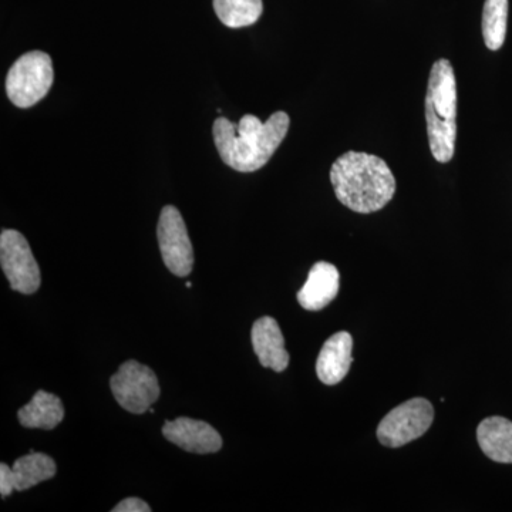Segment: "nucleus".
Instances as JSON below:
<instances>
[{
    "instance_id": "obj_18",
    "label": "nucleus",
    "mask_w": 512,
    "mask_h": 512,
    "mask_svg": "<svg viewBox=\"0 0 512 512\" xmlns=\"http://www.w3.org/2000/svg\"><path fill=\"white\" fill-rule=\"evenodd\" d=\"M113 512H150L151 507L146 503V501L140 500L137 497L126 498V500L121 501L120 504H117L116 507L111 510Z\"/></svg>"
},
{
    "instance_id": "obj_10",
    "label": "nucleus",
    "mask_w": 512,
    "mask_h": 512,
    "mask_svg": "<svg viewBox=\"0 0 512 512\" xmlns=\"http://www.w3.org/2000/svg\"><path fill=\"white\" fill-rule=\"evenodd\" d=\"M252 346L259 363L274 372H284L289 365V353L278 322L271 316L256 320L252 326Z\"/></svg>"
},
{
    "instance_id": "obj_5",
    "label": "nucleus",
    "mask_w": 512,
    "mask_h": 512,
    "mask_svg": "<svg viewBox=\"0 0 512 512\" xmlns=\"http://www.w3.org/2000/svg\"><path fill=\"white\" fill-rule=\"evenodd\" d=\"M434 420V409L429 400L416 399L394 407L379 427L377 439L384 447L399 448L420 439L430 429Z\"/></svg>"
},
{
    "instance_id": "obj_7",
    "label": "nucleus",
    "mask_w": 512,
    "mask_h": 512,
    "mask_svg": "<svg viewBox=\"0 0 512 512\" xmlns=\"http://www.w3.org/2000/svg\"><path fill=\"white\" fill-rule=\"evenodd\" d=\"M0 264L13 291L32 295L42 284V275L28 239L15 229L0 234Z\"/></svg>"
},
{
    "instance_id": "obj_9",
    "label": "nucleus",
    "mask_w": 512,
    "mask_h": 512,
    "mask_svg": "<svg viewBox=\"0 0 512 512\" xmlns=\"http://www.w3.org/2000/svg\"><path fill=\"white\" fill-rule=\"evenodd\" d=\"M165 439L188 453L211 454L222 448V437L211 424L205 421L180 417L174 421H165L163 427Z\"/></svg>"
},
{
    "instance_id": "obj_4",
    "label": "nucleus",
    "mask_w": 512,
    "mask_h": 512,
    "mask_svg": "<svg viewBox=\"0 0 512 512\" xmlns=\"http://www.w3.org/2000/svg\"><path fill=\"white\" fill-rule=\"evenodd\" d=\"M53 73L52 57L40 50L20 56L10 67L6 77V93L9 100L19 109H29L52 89Z\"/></svg>"
},
{
    "instance_id": "obj_8",
    "label": "nucleus",
    "mask_w": 512,
    "mask_h": 512,
    "mask_svg": "<svg viewBox=\"0 0 512 512\" xmlns=\"http://www.w3.org/2000/svg\"><path fill=\"white\" fill-rule=\"evenodd\" d=\"M157 238L168 271L180 278L190 275L194 266V249L183 215L173 205H167L161 211Z\"/></svg>"
},
{
    "instance_id": "obj_17",
    "label": "nucleus",
    "mask_w": 512,
    "mask_h": 512,
    "mask_svg": "<svg viewBox=\"0 0 512 512\" xmlns=\"http://www.w3.org/2000/svg\"><path fill=\"white\" fill-rule=\"evenodd\" d=\"M508 0H485L483 10V36L485 46L500 50L507 36Z\"/></svg>"
},
{
    "instance_id": "obj_12",
    "label": "nucleus",
    "mask_w": 512,
    "mask_h": 512,
    "mask_svg": "<svg viewBox=\"0 0 512 512\" xmlns=\"http://www.w3.org/2000/svg\"><path fill=\"white\" fill-rule=\"evenodd\" d=\"M339 285L338 268L329 262H318L312 266L308 281L298 292L299 305L306 311H322L338 296Z\"/></svg>"
},
{
    "instance_id": "obj_19",
    "label": "nucleus",
    "mask_w": 512,
    "mask_h": 512,
    "mask_svg": "<svg viewBox=\"0 0 512 512\" xmlns=\"http://www.w3.org/2000/svg\"><path fill=\"white\" fill-rule=\"evenodd\" d=\"M15 491L13 487L12 467L8 464H0V494L3 498L9 497Z\"/></svg>"
},
{
    "instance_id": "obj_3",
    "label": "nucleus",
    "mask_w": 512,
    "mask_h": 512,
    "mask_svg": "<svg viewBox=\"0 0 512 512\" xmlns=\"http://www.w3.org/2000/svg\"><path fill=\"white\" fill-rule=\"evenodd\" d=\"M427 136L430 150L439 163L454 157L457 138V82L447 59L431 67L426 96Z\"/></svg>"
},
{
    "instance_id": "obj_11",
    "label": "nucleus",
    "mask_w": 512,
    "mask_h": 512,
    "mask_svg": "<svg viewBox=\"0 0 512 512\" xmlns=\"http://www.w3.org/2000/svg\"><path fill=\"white\" fill-rule=\"evenodd\" d=\"M353 339L348 332L330 336L320 350L316 362V375L326 386H335L348 376L352 365Z\"/></svg>"
},
{
    "instance_id": "obj_14",
    "label": "nucleus",
    "mask_w": 512,
    "mask_h": 512,
    "mask_svg": "<svg viewBox=\"0 0 512 512\" xmlns=\"http://www.w3.org/2000/svg\"><path fill=\"white\" fill-rule=\"evenodd\" d=\"M20 424L26 429L53 430L64 419L62 400L55 394L39 390L18 412Z\"/></svg>"
},
{
    "instance_id": "obj_6",
    "label": "nucleus",
    "mask_w": 512,
    "mask_h": 512,
    "mask_svg": "<svg viewBox=\"0 0 512 512\" xmlns=\"http://www.w3.org/2000/svg\"><path fill=\"white\" fill-rule=\"evenodd\" d=\"M114 399L124 410L144 414L160 397V384L156 373L146 365L128 360L110 379Z\"/></svg>"
},
{
    "instance_id": "obj_16",
    "label": "nucleus",
    "mask_w": 512,
    "mask_h": 512,
    "mask_svg": "<svg viewBox=\"0 0 512 512\" xmlns=\"http://www.w3.org/2000/svg\"><path fill=\"white\" fill-rule=\"evenodd\" d=\"M214 10L227 28H247L261 18L264 3L262 0H214Z\"/></svg>"
},
{
    "instance_id": "obj_1",
    "label": "nucleus",
    "mask_w": 512,
    "mask_h": 512,
    "mask_svg": "<svg viewBox=\"0 0 512 512\" xmlns=\"http://www.w3.org/2000/svg\"><path fill=\"white\" fill-rule=\"evenodd\" d=\"M289 120L285 111H276L265 123L252 114H245L238 124L218 117L212 126L215 147L228 167L239 173H254L281 146L288 134Z\"/></svg>"
},
{
    "instance_id": "obj_2",
    "label": "nucleus",
    "mask_w": 512,
    "mask_h": 512,
    "mask_svg": "<svg viewBox=\"0 0 512 512\" xmlns=\"http://www.w3.org/2000/svg\"><path fill=\"white\" fill-rule=\"evenodd\" d=\"M330 181L338 200L359 214L382 210L396 192V178L386 161L359 151H348L333 163Z\"/></svg>"
},
{
    "instance_id": "obj_15",
    "label": "nucleus",
    "mask_w": 512,
    "mask_h": 512,
    "mask_svg": "<svg viewBox=\"0 0 512 512\" xmlns=\"http://www.w3.org/2000/svg\"><path fill=\"white\" fill-rule=\"evenodd\" d=\"M56 471V463L52 457L32 450L28 456L18 458L13 464V487H15V491L29 490V488L55 477Z\"/></svg>"
},
{
    "instance_id": "obj_20",
    "label": "nucleus",
    "mask_w": 512,
    "mask_h": 512,
    "mask_svg": "<svg viewBox=\"0 0 512 512\" xmlns=\"http://www.w3.org/2000/svg\"><path fill=\"white\" fill-rule=\"evenodd\" d=\"M185 286H187V288H191L192 284H191V282H187V284H185Z\"/></svg>"
},
{
    "instance_id": "obj_13",
    "label": "nucleus",
    "mask_w": 512,
    "mask_h": 512,
    "mask_svg": "<svg viewBox=\"0 0 512 512\" xmlns=\"http://www.w3.org/2000/svg\"><path fill=\"white\" fill-rule=\"evenodd\" d=\"M481 450L495 463L512 464V421L504 417H488L477 429Z\"/></svg>"
}]
</instances>
